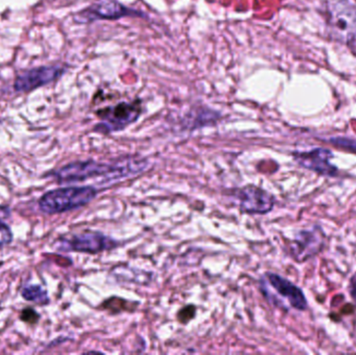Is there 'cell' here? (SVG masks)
I'll list each match as a JSON object with an SVG mask.
<instances>
[{"mask_svg": "<svg viewBox=\"0 0 356 355\" xmlns=\"http://www.w3.org/2000/svg\"><path fill=\"white\" fill-rule=\"evenodd\" d=\"M146 170V162L127 160V162L104 164L95 160L71 163L54 172V176L60 183H76L94 177L106 176L111 179H121L131 174Z\"/></svg>", "mask_w": 356, "mask_h": 355, "instance_id": "1", "label": "cell"}, {"mask_svg": "<svg viewBox=\"0 0 356 355\" xmlns=\"http://www.w3.org/2000/svg\"><path fill=\"white\" fill-rule=\"evenodd\" d=\"M97 195L92 187H69L51 190L42 196L39 208L45 214H62L90 204Z\"/></svg>", "mask_w": 356, "mask_h": 355, "instance_id": "2", "label": "cell"}, {"mask_svg": "<svg viewBox=\"0 0 356 355\" xmlns=\"http://www.w3.org/2000/svg\"><path fill=\"white\" fill-rule=\"evenodd\" d=\"M141 114L142 108L138 102H120L116 106H106L97 112L102 122L96 125L95 131L102 133L122 131L135 123Z\"/></svg>", "mask_w": 356, "mask_h": 355, "instance_id": "3", "label": "cell"}, {"mask_svg": "<svg viewBox=\"0 0 356 355\" xmlns=\"http://www.w3.org/2000/svg\"><path fill=\"white\" fill-rule=\"evenodd\" d=\"M330 26L341 40L356 53V8L348 2L339 1L330 8Z\"/></svg>", "mask_w": 356, "mask_h": 355, "instance_id": "4", "label": "cell"}, {"mask_svg": "<svg viewBox=\"0 0 356 355\" xmlns=\"http://www.w3.org/2000/svg\"><path fill=\"white\" fill-rule=\"evenodd\" d=\"M127 16L143 17L144 15L117 0H100L81 10L74 19L79 23H90L97 20H118Z\"/></svg>", "mask_w": 356, "mask_h": 355, "instance_id": "5", "label": "cell"}, {"mask_svg": "<svg viewBox=\"0 0 356 355\" xmlns=\"http://www.w3.org/2000/svg\"><path fill=\"white\" fill-rule=\"evenodd\" d=\"M60 249L66 251L83 252V254H96L118 246V242L110 237L96 231H85L71 237L70 239L62 240Z\"/></svg>", "mask_w": 356, "mask_h": 355, "instance_id": "6", "label": "cell"}, {"mask_svg": "<svg viewBox=\"0 0 356 355\" xmlns=\"http://www.w3.org/2000/svg\"><path fill=\"white\" fill-rule=\"evenodd\" d=\"M265 281L267 286L272 288L275 295L280 296L276 304H280V306L284 308L288 306L297 311L307 310V300L300 288L274 273H267L265 275ZM272 296H274V294Z\"/></svg>", "mask_w": 356, "mask_h": 355, "instance_id": "7", "label": "cell"}, {"mask_svg": "<svg viewBox=\"0 0 356 355\" xmlns=\"http://www.w3.org/2000/svg\"><path fill=\"white\" fill-rule=\"evenodd\" d=\"M241 210L246 214H267L273 210V195L255 185H246L236 192Z\"/></svg>", "mask_w": 356, "mask_h": 355, "instance_id": "8", "label": "cell"}, {"mask_svg": "<svg viewBox=\"0 0 356 355\" xmlns=\"http://www.w3.org/2000/svg\"><path fill=\"white\" fill-rule=\"evenodd\" d=\"M325 235L320 227H314L312 231H300L291 244V254L297 262L305 261L319 254L324 247Z\"/></svg>", "mask_w": 356, "mask_h": 355, "instance_id": "9", "label": "cell"}, {"mask_svg": "<svg viewBox=\"0 0 356 355\" xmlns=\"http://www.w3.org/2000/svg\"><path fill=\"white\" fill-rule=\"evenodd\" d=\"M293 156L299 166L307 170L314 171L324 176H338V168L330 162L334 158V154L330 150L325 148H316L311 151L294 152Z\"/></svg>", "mask_w": 356, "mask_h": 355, "instance_id": "10", "label": "cell"}, {"mask_svg": "<svg viewBox=\"0 0 356 355\" xmlns=\"http://www.w3.org/2000/svg\"><path fill=\"white\" fill-rule=\"evenodd\" d=\"M64 72V69L58 66L41 67L31 69L19 75L15 81L14 88L17 92L33 91L42 85H48L56 81Z\"/></svg>", "mask_w": 356, "mask_h": 355, "instance_id": "11", "label": "cell"}, {"mask_svg": "<svg viewBox=\"0 0 356 355\" xmlns=\"http://www.w3.org/2000/svg\"><path fill=\"white\" fill-rule=\"evenodd\" d=\"M22 297L27 302L45 306L49 302L47 292L41 286L29 285L23 288Z\"/></svg>", "mask_w": 356, "mask_h": 355, "instance_id": "12", "label": "cell"}, {"mask_svg": "<svg viewBox=\"0 0 356 355\" xmlns=\"http://www.w3.org/2000/svg\"><path fill=\"white\" fill-rule=\"evenodd\" d=\"M10 216V210L6 206H0V246L8 245L13 241V233L10 225L6 222Z\"/></svg>", "mask_w": 356, "mask_h": 355, "instance_id": "13", "label": "cell"}, {"mask_svg": "<svg viewBox=\"0 0 356 355\" xmlns=\"http://www.w3.org/2000/svg\"><path fill=\"white\" fill-rule=\"evenodd\" d=\"M330 143L343 149L350 150L356 154V140L351 138H334L330 140Z\"/></svg>", "mask_w": 356, "mask_h": 355, "instance_id": "14", "label": "cell"}, {"mask_svg": "<svg viewBox=\"0 0 356 355\" xmlns=\"http://www.w3.org/2000/svg\"><path fill=\"white\" fill-rule=\"evenodd\" d=\"M21 319L27 323H35L39 320L40 316L37 314V312L31 310V308H26V310L23 311L22 314H21Z\"/></svg>", "mask_w": 356, "mask_h": 355, "instance_id": "15", "label": "cell"}, {"mask_svg": "<svg viewBox=\"0 0 356 355\" xmlns=\"http://www.w3.org/2000/svg\"><path fill=\"white\" fill-rule=\"evenodd\" d=\"M349 291H350L351 297L355 300L356 304V273L353 275V279L350 281V285H349Z\"/></svg>", "mask_w": 356, "mask_h": 355, "instance_id": "16", "label": "cell"}]
</instances>
